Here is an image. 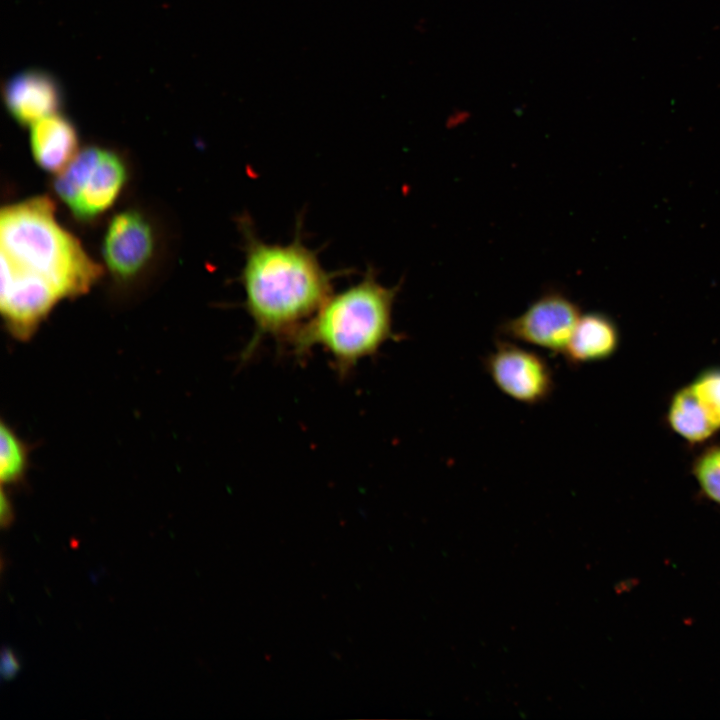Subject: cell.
Masks as SVG:
<instances>
[{
  "instance_id": "6da1fadb",
  "label": "cell",
  "mask_w": 720,
  "mask_h": 720,
  "mask_svg": "<svg viewBox=\"0 0 720 720\" xmlns=\"http://www.w3.org/2000/svg\"><path fill=\"white\" fill-rule=\"evenodd\" d=\"M239 226L245 250L240 275L243 306L254 325L243 351L245 360L267 338L286 348L332 295L333 281L343 272L327 271L317 251L303 243L300 219L293 241L285 245L262 241L248 216L240 218Z\"/></svg>"
},
{
  "instance_id": "7a4b0ae2",
  "label": "cell",
  "mask_w": 720,
  "mask_h": 720,
  "mask_svg": "<svg viewBox=\"0 0 720 720\" xmlns=\"http://www.w3.org/2000/svg\"><path fill=\"white\" fill-rule=\"evenodd\" d=\"M1 269L45 283L62 297L85 294L102 269L55 218V206L37 196L3 207Z\"/></svg>"
},
{
  "instance_id": "3957f363",
  "label": "cell",
  "mask_w": 720,
  "mask_h": 720,
  "mask_svg": "<svg viewBox=\"0 0 720 720\" xmlns=\"http://www.w3.org/2000/svg\"><path fill=\"white\" fill-rule=\"evenodd\" d=\"M399 290L400 285L381 284L369 266L358 283L332 293L286 348L303 360L320 347L328 354L336 374L345 378L360 361L398 338L392 316Z\"/></svg>"
},
{
  "instance_id": "277c9868",
  "label": "cell",
  "mask_w": 720,
  "mask_h": 720,
  "mask_svg": "<svg viewBox=\"0 0 720 720\" xmlns=\"http://www.w3.org/2000/svg\"><path fill=\"white\" fill-rule=\"evenodd\" d=\"M126 178V166L116 153L91 146L59 172L54 189L75 217L88 220L115 202Z\"/></svg>"
},
{
  "instance_id": "5b68a950",
  "label": "cell",
  "mask_w": 720,
  "mask_h": 720,
  "mask_svg": "<svg viewBox=\"0 0 720 720\" xmlns=\"http://www.w3.org/2000/svg\"><path fill=\"white\" fill-rule=\"evenodd\" d=\"M482 365L496 388L521 404H543L554 392V374L547 360L511 340L498 338Z\"/></svg>"
},
{
  "instance_id": "8992f818",
  "label": "cell",
  "mask_w": 720,
  "mask_h": 720,
  "mask_svg": "<svg viewBox=\"0 0 720 720\" xmlns=\"http://www.w3.org/2000/svg\"><path fill=\"white\" fill-rule=\"evenodd\" d=\"M580 317V309L570 297L550 289L521 314L504 320L497 334L499 338L563 354Z\"/></svg>"
},
{
  "instance_id": "52a82bcc",
  "label": "cell",
  "mask_w": 720,
  "mask_h": 720,
  "mask_svg": "<svg viewBox=\"0 0 720 720\" xmlns=\"http://www.w3.org/2000/svg\"><path fill=\"white\" fill-rule=\"evenodd\" d=\"M154 236L149 222L133 210L118 213L110 221L103 241V257L109 270L126 280L149 262Z\"/></svg>"
},
{
  "instance_id": "ba28073f",
  "label": "cell",
  "mask_w": 720,
  "mask_h": 720,
  "mask_svg": "<svg viewBox=\"0 0 720 720\" xmlns=\"http://www.w3.org/2000/svg\"><path fill=\"white\" fill-rule=\"evenodd\" d=\"M3 99L17 122L32 125L57 113L62 103V91L50 74L31 69L15 74L6 82Z\"/></svg>"
},
{
  "instance_id": "9c48e42d",
  "label": "cell",
  "mask_w": 720,
  "mask_h": 720,
  "mask_svg": "<svg viewBox=\"0 0 720 720\" xmlns=\"http://www.w3.org/2000/svg\"><path fill=\"white\" fill-rule=\"evenodd\" d=\"M620 335L607 315L592 312L581 315L563 352L567 364L578 367L611 358L618 350Z\"/></svg>"
},
{
  "instance_id": "30bf717a",
  "label": "cell",
  "mask_w": 720,
  "mask_h": 720,
  "mask_svg": "<svg viewBox=\"0 0 720 720\" xmlns=\"http://www.w3.org/2000/svg\"><path fill=\"white\" fill-rule=\"evenodd\" d=\"M30 146L42 169L60 172L77 154V131L70 120L55 113L31 125Z\"/></svg>"
},
{
  "instance_id": "8fae6325",
  "label": "cell",
  "mask_w": 720,
  "mask_h": 720,
  "mask_svg": "<svg viewBox=\"0 0 720 720\" xmlns=\"http://www.w3.org/2000/svg\"><path fill=\"white\" fill-rule=\"evenodd\" d=\"M667 422L673 432L692 444L702 443L719 431L689 384L673 394Z\"/></svg>"
},
{
  "instance_id": "7c38bea8",
  "label": "cell",
  "mask_w": 720,
  "mask_h": 720,
  "mask_svg": "<svg viewBox=\"0 0 720 720\" xmlns=\"http://www.w3.org/2000/svg\"><path fill=\"white\" fill-rule=\"evenodd\" d=\"M29 447L4 422L1 423L0 479L2 486L16 485L24 479Z\"/></svg>"
},
{
  "instance_id": "4fadbf2b",
  "label": "cell",
  "mask_w": 720,
  "mask_h": 720,
  "mask_svg": "<svg viewBox=\"0 0 720 720\" xmlns=\"http://www.w3.org/2000/svg\"><path fill=\"white\" fill-rule=\"evenodd\" d=\"M692 473L704 495L720 504V445L709 446L697 455Z\"/></svg>"
},
{
  "instance_id": "5bb4252c",
  "label": "cell",
  "mask_w": 720,
  "mask_h": 720,
  "mask_svg": "<svg viewBox=\"0 0 720 720\" xmlns=\"http://www.w3.org/2000/svg\"><path fill=\"white\" fill-rule=\"evenodd\" d=\"M689 385L711 421L720 430V367L703 370Z\"/></svg>"
},
{
  "instance_id": "9a60e30c",
  "label": "cell",
  "mask_w": 720,
  "mask_h": 720,
  "mask_svg": "<svg viewBox=\"0 0 720 720\" xmlns=\"http://www.w3.org/2000/svg\"><path fill=\"white\" fill-rule=\"evenodd\" d=\"M20 670V663L13 653V651L7 647H4L1 652V677L5 681L12 680Z\"/></svg>"
},
{
  "instance_id": "2e32d148",
  "label": "cell",
  "mask_w": 720,
  "mask_h": 720,
  "mask_svg": "<svg viewBox=\"0 0 720 720\" xmlns=\"http://www.w3.org/2000/svg\"><path fill=\"white\" fill-rule=\"evenodd\" d=\"M14 519L13 508L7 495L2 490L1 493V507H0V521L1 527L7 528L11 525Z\"/></svg>"
}]
</instances>
